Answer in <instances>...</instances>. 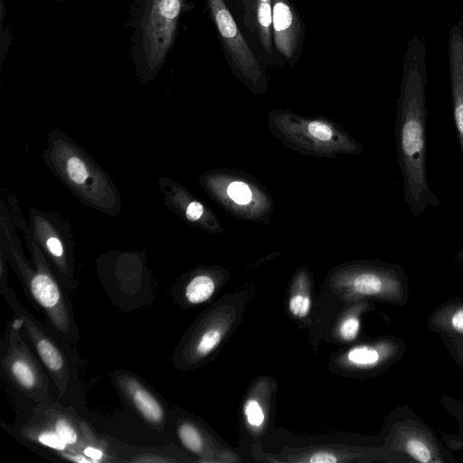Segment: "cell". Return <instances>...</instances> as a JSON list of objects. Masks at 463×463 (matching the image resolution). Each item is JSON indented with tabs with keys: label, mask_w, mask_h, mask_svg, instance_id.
Returning <instances> with one entry per match:
<instances>
[{
	"label": "cell",
	"mask_w": 463,
	"mask_h": 463,
	"mask_svg": "<svg viewBox=\"0 0 463 463\" xmlns=\"http://www.w3.org/2000/svg\"><path fill=\"white\" fill-rule=\"evenodd\" d=\"M21 432L26 439L49 448L62 458L71 454L67 444L35 411L23 426Z\"/></svg>",
	"instance_id": "16"
},
{
	"label": "cell",
	"mask_w": 463,
	"mask_h": 463,
	"mask_svg": "<svg viewBox=\"0 0 463 463\" xmlns=\"http://www.w3.org/2000/svg\"><path fill=\"white\" fill-rule=\"evenodd\" d=\"M360 319L357 316L352 315L347 317L339 326L341 337L346 341L354 340L360 331Z\"/></svg>",
	"instance_id": "22"
},
{
	"label": "cell",
	"mask_w": 463,
	"mask_h": 463,
	"mask_svg": "<svg viewBox=\"0 0 463 463\" xmlns=\"http://www.w3.org/2000/svg\"><path fill=\"white\" fill-rule=\"evenodd\" d=\"M31 217L36 244L50 260L63 287L74 289L77 281L71 240L65 236V231L56 228L58 222L52 220V215L36 211Z\"/></svg>",
	"instance_id": "9"
},
{
	"label": "cell",
	"mask_w": 463,
	"mask_h": 463,
	"mask_svg": "<svg viewBox=\"0 0 463 463\" xmlns=\"http://www.w3.org/2000/svg\"><path fill=\"white\" fill-rule=\"evenodd\" d=\"M310 298L305 295H295L289 300L290 312L299 317H306L310 310Z\"/></svg>",
	"instance_id": "24"
},
{
	"label": "cell",
	"mask_w": 463,
	"mask_h": 463,
	"mask_svg": "<svg viewBox=\"0 0 463 463\" xmlns=\"http://www.w3.org/2000/svg\"><path fill=\"white\" fill-rule=\"evenodd\" d=\"M427 81L426 44L414 34L407 43L402 61L395 135L405 202L414 217H420L427 207L435 208L440 203L427 178Z\"/></svg>",
	"instance_id": "1"
},
{
	"label": "cell",
	"mask_w": 463,
	"mask_h": 463,
	"mask_svg": "<svg viewBox=\"0 0 463 463\" xmlns=\"http://www.w3.org/2000/svg\"><path fill=\"white\" fill-rule=\"evenodd\" d=\"M215 283L206 274H196L186 281L177 283L173 288L176 302L183 306H195L206 302L214 293Z\"/></svg>",
	"instance_id": "15"
},
{
	"label": "cell",
	"mask_w": 463,
	"mask_h": 463,
	"mask_svg": "<svg viewBox=\"0 0 463 463\" xmlns=\"http://www.w3.org/2000/svg\"><path fill=\"white\" fill-rule=\"evenodd\" d=\"M206 2L233 61L248 77H258L260 75L258 61L240 33L223 0H206Z\"/></svg>",
	"instance_id": "11"
},
{
	"label": "cell",
	"mask_w": 463,
	"mask_h": 463,
	"mask_svg": "<svg viewBox=\"0 0 463 463\" xmlns=\"http://www.w3.org/2000/svg\"><path fill=\"white\" fill-rule=\"evenodd\" d=\"M258 23L263 46L269 52L270 49V25L272 24V11L269 2H260L257 12Z\"/></svg>",
	"instance_id": "19"
},
{
	"label": "cell",
	"mask_w": 463,
	"mask_h": 463,
	"mask_svg": "<svg viewBox=\"0 0 463 463\" xmlns=\"http://www.w3.org/2000/svg\"><path fill=\"white\" fill-rule=\"evenodd\" d=\"M441 342L454 363L463 371V337L439 334Z\"/></svg>",
	"instance_id": "20"
},
{
	"label": "cell",
	"mask_w": 463,
	"mask_h": 463,
	"mask_svg": "<svg viewBox=\"0 0 463 463\" xmlns=\"http://www.w3.org/2000/svg\"><path fill=\"white\" fill-rule=\"evenodd\" d=\"M0 293L8 306L23 323V328L36 351L44 369L62 398L71 383V370L62 340L48 326H43L18 300L6 282L5 268L0 272Z\"/></svg>",
	"instance_id": "6"
},
{
	"label": "cell",
	"mask_w": 463,
	"mask_h": 463,
	"mask_svg": "<svg viewBox=\"0 0 463 463\" xmlns=\"http://www.w3.org/2000/svg\"><path fill=\"white\" fill-rule=\"evenodd\" d=\"M272 24L277 49L287 58H291L296 46L295 21L290 7L282 1L274 4Z\"/></svg>",
	"instance_id": "14"
},
{
	"label": "cell",
	"mask_w": 463,
	"mask_h": 463,
	"mask_svg": "<svg viewBox=\"0 0 463 463\" xmlns=\"http://www.w3.org/2000/svg\"><path fill=\"white\" fill-rule=\"evenodd\" d=\"M243 410L247 421L250 425L252 427H260L262 425L265 415L258 401L254 399L248 400L244 404Z\"/></svg>",
	"instance_id": "21"
},
{
	"label": "cell",
	"mask_w": 463,
	"mask_h": 463,
	"mask_svg": "<svg viewBox=\"0 0 463 463\" xmlns=\"http://www.w3.org/2000/svg\"><path fill=\"white\" fill-rule=\"evenodd\" d=\"M34 410L67 444L71 454L84 455L92 462L115 461L106 441L71 408L52 401L36 403Z\"/></svg>",
	"instance_id": "8"
},
{
	"label": "cell",
	"mask_w": 463,
	"mask_h": 463,
	"mask_svg": "<svg viewBox=\"0 0 463 463\" xmlns=\"http://www.w3.org/2000/svg\"><path fill=\"white\" fill-rule=\"evenodd\" d=\"M270 0H260V2H269Z\"/></svg>",
	"instance_id": "29"
},
{
	"label": "cell",
	"mask_w": 463,
	"mask_h": 463,
	"mask_svg": "<svg viewBox=\"0 0 463 463\" xmlns=\"http://www.w3.org/2000/svg\"><path fill=\"white\" fill-rule=\"evenodd\" d=\"M449 71L455 128L463 157V21L450 26L448 39Z\"/></svg>",
	"instance_id": "12"
},
{
	"label": "cell",
	"mask_w": 463,
	"mask_h": 463,
	"mask_svg": "<svg viewBox=\"0 0 463 463\" xmlns=\"http://www.w3.org/2000/svg\"><path fill=\"white\" fill-rule=\"evenodd\" d=\"M307 129L313 137L322 141H327L331 139L333 136L331 128L319 121L310 122L308 124Z\"/></svg>",
	"instance_id": "25"
},
{
	"label": "cell",
	"mask_w": 463,
	"mask_h": 463,
	"mask_svg": "<svg viewBox=\"0 0 463 463\" xmlns=\"http://www.w3.org/2000/svg\"><path fill=\"white\" fill-rule=\"evenodd\" d=\"M430 331L463 337V298L456 297L439 304L429 316Z\"/></svg>",
	"instance_id": "13"
},
{
	"label": "cell",
	"mask_w": 463,
	"mask_h": 463,
	"mask_svg": "<svg viewBox=\"0 0 463 463\" xmlns=\"http://www.w3.org/2000/svg\"><path fill=\"white\" fill-rule=\"evenodd\" d=\"M203 213V206L197 201L190 202L184 209V215L191 222L198 221Z\"/></svg>",
	"instance_id": "26"
},
{
	"label": "cell",
	"mask_w": 463,
	"mask_h": 463,
	"mask_svg": "<svg viewBox=\"0 0 463 463\" xmlns=\"http://www.w3.org/2000/svg\"><path fill=\"white\" fill-rule=\"evenodd\" d=\"M183 0H137L131 18L132 55L137 73L150 80L175 42Z\"/></svg>",
	"instance_id": "3"
},
{
	"label": "cell",
	"mask_w": 463,
	"mask_h": 463,
	"mask_svg": "<svg viewBox=\"0 0 463 463\" xmlns=\"http://www.w3.org/2000/svg\"><path fill=\"white\" fill-rule=\"evenodd\" d=\"M114 385L140 418L158 431L165 429L167 409L159 396L138 376L125 370L111 376Z\"/></svg>",
	"instance_id": "10"
},
{
	"label": "cell",
	"mask_w": 463,
	"mask_h": 463,
	"mask_svg": "<svg viewBox=\"0 0 463 463\" xmlns=\"http://www.w3.org/2000/svg\"><path fill=\"white\" fill-rule=\"evenodd\" d=\"M34 267L16 246L6 248L5 259L16 272L32 304L43 315L47 326L68 344H77L80 332L63 285L50 268L42 250L30 239Z\"/></svg>",
	"instance_id": "2"
},
{
	"label": "cell",
	"mask_w": 463,
	"mask_h": 463,
	"mask_svg": "<svg viewBox=\"0 0 463 463\" xmlns=\"http://www.w3.org/2000/svg\"><path fill=\"white\" fill-rule=\"evenodd\" d=\"M175 430L182 445L194 454L204 451V439L199 429L190 420L178 419Z\"/></svg>",
	"instance_id": "18"
},
{
	"label": "cell",
	"mask_w": 463,
	"mask_h": 463,
	"mask_svg": "<svg viewBox=\"0 0 463 463\" xmlns=\"http://www.w3.org/2000/svg\"><path fill=\"white\" fill-rule=\"evenodd\" d=\"M454 261L457 264H463V245L461 248L455 253Z\"/></svg>",
	"instance_id": "28"
},
{
	"label": "cell",
	"mask_w": 463,
	"mask_h": 463,
	"mask_svg": "<svg viewBox=\"0 0 463 463\" xmlns=\"http://www.w3.org/2000/svg\"><path fill=\"white\" fill-rule=\"evenodd\" d=\"M384 447L411 463H458L431 426L408 405L396 407L386 419Z\"/></svg>",
	"instance_id": "5"
},
{
	"label": "cell",
	"mask_w": 463,
	"mask_h": 463,
	"mask_svg": "<svg viewBox=\"0 0 463 463\" xmlns=\"http://www.w3.org/2000/svg\"><path fill=\"white\" fill-rule=\"evenodd\" d=\"M439 403L458 422V433H449L440 430L441 440L451 452L463 450V401L448 394L439 398Z\"/></svg>",
	"instance_id": "17"
},
{
	"label": "cell",
	"mask_w": 463,
	"mask_h": 463,
	"mask_svg": "<svg viewBox=\"0 0 463 463\" xmlns=\"http://www.w3.org/2000/svg\"><path fill=\"white\" fill-rule=\"evenodd\" d=\"M228 195L239 204H246L250 201L251 192L249 186L242 182H233L227 189Z\"/></svg>",
	"instance_id": "23"
},
{
	"label": "cell",
	"mask_w": 463,
	"mask_h": 463,
	"mask_svg": "<svg viewBox=\"0 0 463 463\" xmlns=\"http://www.w3.org/2000/svg\"><path fill=\"white\" fill-rule=\"evenodd\" d=\"M22 327V320L17 317L6 327V347L1 358L2 370L26 398L36 403L52 401L48 373L23 339L20 333Z\"/></svg>",
	"instance_id": "7"
},
{
	"label": "cell",
	"mask_w": 463,
	"mask_h": 463,
	"mask_svg": "<svg viewBox=\"0 0 463 463\" xmlns=\"http://www.w3.org/2000/svg\"><path fill=\"white\" fill-rule=\"evenodd\" d=\"M307 461L311 463H334L338 461V458L329 452L319 451L316 452L311 457L307 459Z\"/></svg>",
	"instance_id": "27"
},
{
	"label": "cell",
	"mask_w": 463,
	"mask_h": 463,
	"mask_svg": "<svg viewBox=\"0 0 463 463\" xmlns=\"http://www.w3.org/2000/svg\"><path fill=\"white\" fill-rule=\"evenodd\" d=\"M45 160L63 184L86 204L117 214L119 197L108 175L71 140L52 135Z\"/></svg>",
	"instance_id": "4"
}]
</instances>
